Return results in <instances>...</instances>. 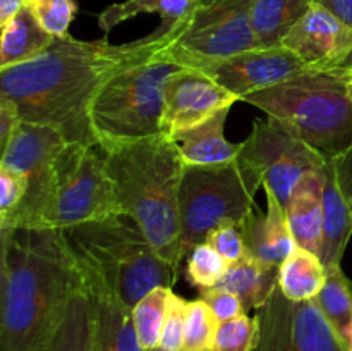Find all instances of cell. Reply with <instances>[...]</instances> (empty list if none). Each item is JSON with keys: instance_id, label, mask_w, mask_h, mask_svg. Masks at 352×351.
<instances>
[{"instance_id": "cell-1", "label": "cell", "mask_w": 352, "mask_h": 351, "mask_svg": "<svg viewBox=\"0 0 352 351\" xmlns=\"http://www.w3.org/2000/svg\"><path fill=\"white\" fill-rule=\"evenodd\" d=\"M174 40V28L165 26L122 45L105 38H55L38 57L0 69V96L16 105L21 120L55 127L69 143L98 145L89 112L103 86L127 65L160 54Z\"/></svg>"}, {"instance_id": "cell-2", "label": "cell", "mask_w": 352, "mask_h": 351, "mask_svg": "<svg viewBox=\"0 0 352 351\" xmlns=\"http://www.w3.org/2000/svg\"><path fill=\"white\" fill-rule=\"evenodd\" d=\"M0 351H48L85 268L64 231L0 229Z\"/></svg>"}, {"instance_id": "cell-3", "label": "cell", "mask_w": 352, "mask_h": 351, "mask_svg": "<svg viewBox=\"0 0 352 351\" xmlns=\"http://www.w3.org/2000/svg\"><path fill=\"white\" fill-rule=\"evenodd\" d=\"M122 213L133 217L175 270L184 260L179 191L186 162L168 134L100 143Z\"/></svg>"}, {"instance_id": "cell-4", "label": "cell", "mask_w": 352, "mask_h": 351, "mask_svg": "<svg viewBox=\"0 0 352 351\" xmlns=\"http://www.w3.org/2000/svg\"><path fill=\"white\" fill-rule=\"evenodd\" d=\"M88 270L98 275L131 310L158 286L172 288L179 270L160 257L140 224L127 213L64 231Z\"/></svg>"}, {"instance_id": "cell-5", "label": "cell", "mask_w": 352, "mask_h": 351, "mask_svg": "<svg viewBox=\"0 0 352 351\" xmlns=\"http://www.w3.org/2000/svg\"><path fill=\"white\" fill-rule=\"evenodd\" d=\"M243 100L280 120L323 157L337 158L352 145V100L333 71L305 72Z\"/></svg>"}, {"instance_id": "cell-6", "label": "cell", "mask_w": 352, "mask_h": 351, "mask_svg": "<svg viewBox=\"0 0 352 351\" xmlns=\"http://www.w3.org/2000/svg\"><path fill=\"white\" fill-rule=\"evenodd\" d=\"M263 176L243 157L210 165H186L179 191L184 258L220 226H241L253 212Z\"/></svg>"}, {"instance_id": "cell-7", "label": "cell", "mask_w": 352, "mask_h": 351, "mask_svg": "<svg viewBox=\"0 0 352 351\" xmlns=\"http://www.w3.org/2000/svg\"><path fill=\"white\" fill-rule=\"evenodd\" d=\"M165 50L127 65L103 86L89 112L98 145L162 133L165 85L182 69L165 57Z\"/></svg>"}, {"instance_id": "cell-8", "label": "cell", "mask_w": 352, "mask_h": 351, "mask_svg": "<svg viewBox=\"0 0 352 351\" xmlns=\"http://www.w3.org/2000/svg\"><path fill=\"white\" fill-rule=\"evenodd\" d=\"M122 213L100 145L67 143L55 158L34 229H58Z\"/></svg>"}, {"instance_id": "cell-9", "label": "cell", "mask_w": 352, "mask_h": 351, "mask_svg": "<svg viewBox=\"0 0 352 351\" xmlns=\"http://www.w3.org/2000/svg\"><path fill=\"white\" fill-rule=\"evenodd\" d=\"M254 0H198L186 23L174 26L175 40L164 55L182 67L201 69L258 48L251 10Z\"/></svg>"}, {"instance_id": "cell-10", "label": "cell", "mask_w": 352, "mask_h": 351, "mask_svg": "<svg viewBox=\"0 0 352 351\" xmlns=\"http://www.w3.org/2000/svg\"><path fill=\"white\" fill-rule=\"evenodd\" d=\"M239 157L263 176V188L272 189L284 209L299 181L309 172L323 171L329 162L285 124L268 116L265 120L254 119L250 136L241 141Z\"/></svg>"}, {"instance_id": "cell-11", "label": "cell", "mask_w": 352, "mask_h": 351, "mask_svg": "<svg viewBox=\"0 0 352 351\" xmlns=\"http://www.w3.org/2000/svg\"><path fill=\"white\" fill-rule=\"evenodd\" d=\"M67 143L69 141L55 127L21 120L9 145L2 151L0 167L23 174L28 179V193L19 209L9 219L0 222V229L36 227L38 215L50 188L55 158Z\"/></svg>"}, {"instance_id": "cell-12", "label": "cell", "mask_w": 352, "mask_h": 351, "mask_svg": "<svg viewBox=\"0 0 352 351\" xmlns=\"http://www.w3.org/2000/svg\"><path fill=\"white\" fill-rule=\"evenodd\" d=\"M260 337L254 351H347L313 301H292L275 289L256 310Z\"/></svg>"}, {"instance_id": "cell-13", "label": "cell", "mask_w": 352, "mask_h": 351, "mask_svg": "<svg viewBox=\"0 0 352 351\" xmlns=\"http://www.w3.org/2000/svg\"><path fill=\"white\" fill-rule=\"evenodd\" d=\"M220 86L243 100L250 93L270 88L311 69L289 48H253L201 67Z\"/></svg>"}, {"instance_id": "cell-14", "label": "cell", "mask_w": 352, "mask_h": 351, "mask_svg": "<svg viewBox=\"0 0 352 351\" xmlns=\"http://www.w3.org/2000/svg\"><path fill=\"white\" fill-rule=\"evenodd\" d=\"M282 47L294 52L316 72L337 71L352 64V30L315 2L285 34Z\"/></svg>"}, {"instance_id": "cell-15", "label": "cell", "mask_w": 352, "mask_h": 351, "mask_svg": "<svg viewBox=\"0 0 352 351\" xmlns=\"http://www.w3.org/2000/svg\"><path fill=\"white\" fill-rule=\"evenodd\" d=\"M237 100L201 69L182 67L165 85L162 133L172 136L177 131L189 129L219 110L232 107Z\"/></svg>"}, {"instance_id": "cell-16", "label": "cell", "mask_w": 352, "mask_h": 351, "mask_svg": "<svg viewBox=\"0 0 352 351\" xmlns=\"http://www.w3.org/2000/svg\"><path fill=\"white\" fill-rule=\"evenodd\" d=\"M263 189L267 195V212H261L254 206L253 212L241 224V233L250 257L263 264L280 267L282 262L298 248V244L289 229L284 205L272 189Z\"/></svg>"}, {"instance_id": "cell-17", "label": "cell", "mask_w": 352, "mask_h": 351, "mask_svg": "<svg viewBox=\"0 0 352 351\" xmlns=\"http://www.w3.org/2000/svg\"><path fill=\"white\" fill-rule=\"evenodd\" d=\"M82 268L95 299V351H144L138 341L129 306L124 305L98 275L85 265Z\"/></svg>"}, {"instance_id": "cell-18", "label": "cell", "mask_w": 352, "mask_h": 351, "mask_svg": "<svg viewBox=\"0 0 352 351\" xmlns=\"http://www.w3.org/2000/svg\"><path fill=\"white\" fill-rule=\"evenodd\" d=\"M330 160V158H329ZM329 164V162H327ZM327 169V165H325ZM325 169L318 172H309L292 189L287 203L289 229L299 248L318 255L322 251L323 240V182Z\"/></svg>"}, {"instance_id": "cell-19", "label": "cell", "mask_w": 352, "mask_h": 351, "mask_svg": "<svg viewBox=\"0 0 352 351\" xmlns=\"http://www.w3.org/2000/svg\"><path fill=\"white\" fill-rule=\"evenodd\" d=\"M352 236V206L337 181L332 158L323 182V240L320 260L327 270L342 267V258Z\"/></svg>"}, {"instance_id": "cell-20", "label": "cell", "mask_w": 352, "mask_h": 351, "mask_svg": "<svg viewBox=\"0 0 352 351\" xmlns=\"http://www.w3.org/2000/svg\"><path fill=\"white\" fill-rule=\"evenodd\" d=\"M229 112L230 107H227L201 124L172 134L186 165L223 164L239 157L241 143H230L223 134Z\"/></svg>"}, {"instance_id": "cell-21", "label": "cell", "mask_w": 352, "mask_h": 351, "mask_svg": "<svg viewBox=\"0 0 352 351\" xmlns=\"http://www.w3.org/2000/svg\"><path fill=\"white\" fill-rule=\"evenodd\" d=\"M217 286L239 296L248 313L261 308L278 288V267L246 255L236 264L229 265L226 275Z\"/></svg>"}, {"instance_id": "cell-22", "label": "cell", "mask_w": 352, "mask_h": 351, "mask_svg": "<svg viewBox=\"0 0 352 351\" xmlns=\"http://www.w3.org/2000/svg\"><path fill=\"white\" fill-rule=\"evenodd\" d=\"M55 41L33 16L28 7H23L2 26L0 38V69L23 64L43 54Z\"/></svg>"}, {"instance_id": "cell-23", "label": "cell", "mask_w": 352, "mask_h": 351, "mask_svg": "<svg viewBox=\"0 0 352 351\" xmlns=\"http://www.w3.org/2000/svg\"><path fill=\"white\" fill-rule=\"evenodd\" d=\"M96 312L88 279L69 301L48 351H95Z\"/></svg>"}, {"instance_id": "cell-24", "label": "cell", "mask_w": 352, "mask_h": 351, "mask_svg": "<svg viewBox=\"0 0 352 351\" xmlns=\"http://www.w3.org/2000/svg\"><path fill=\"white\" fill-rule=\"evenodd\" d=\"M311 0H254L251 28L258 48L282 47L285 34L306 14Z\"/></svg>"}, {"instance_id": "cell-25", "label": "cell", "mask_w": 352, "mask_h": 351, "mask_svg": "<svg viewBox=\"0 0 352 351\" xmlns=\"http://www.w3.org/2000/svg\"><path fill=\"white\" fill-rule=\"evenodd\" d=\"M327 282V268L318 255L296 248L278 267V289L292 301H311Z\"/></svg>"}, {"instance_id": "cell-26", "label": "cell", "mask_w": 352, "mask_h": 351, "mask_svg": "<svg viewBox=\"0 0 352 351\" xmlns=\"http://www.w3.org/2000/svg\"><path fill=\"white\" fill-rule=\"evenodd\" d=\"M198 0H126L112 3L98 16V26L105 34L124 21H129L140 14H158L162 26L174 28L186 23L195 10Z\"/></svg>"}, {"instance_id": "cell-27", "label": "cell", "mask_w": 352, "mask_h": 351, "mask_svg": "<svg viewBox=\"0 0 352 351\" xmlns=\"http://www.w3.org/2000/svg\"><path fill=\"white\" fill-rule=\"evenodd\" d=\"M316 303L346 350L352 339V281L344 274L342 267L327 270V282L313 299Z\"/></svg>"}, {"instance_id": "cell-28", "label": "cell", "mask_w": 352, "mask_h": 351, "mask_svg": "<svg viewBox=\"0 0 352 351\" xmlns=\"http://www.w3.org/2000/svg\"><path fill=\"white\" fill-rule=\"evenodd\" d=\"M172 288L158 286L153 291L136 303L131 313H133L134 329H136L138 341L144 351L157 350L160 346L162 329H164L165 313H167L168 295Z\"/></svg>"}, {"instance_id": "cell-29", "label": "cell", "mask_w": 352, "mask_h": 351, "mask_svg": "<svg viewBox=\"0 0 352 351\" xmlns=\"http://www.w3.org/2000/svg\"><path fill=\"white\" fill-rule=\"evenodd\" d=\"M219 319L208 305L199 299L188 303V317H186L184 346L182 351H210L219 330Z\"/></svg>"}, {"instance_id": "cell-30", "label": "cell", "mask_w": 352, "mask_h": 351, "mask_svg": "<svg viewBox=\"0 0 352 351\" xmlns=\"http://www.w3.org/2000/svg\"><path fill=\"white\" fill-rule=\"evenodd\" d=\"M186 258V277L198 291L215 288L229 268V264L208 243L198 244Z\"/></svg>"}, {"instance_id": "cell-31", "label": "cell", "mask_w": 352, "mask_h": 351, "mask_svg": "<svg viewBox=\"0 0 352 351\" xmlns=\"http://www.w3.org/2000/svg\"><path fill=\"white\" fill-rule=\"evenodd\" d=\"M260 337V326L256 315L248 313L227 320L219 326L215 341L210 351H254Z\"/></svg>"}, {"instance_id": "cell-32", "label": "cell", "mask_w": 352, "mask_h": 351, "mask_svg": "<svg viewBox=\"0 0 352 351\" xmlns=\"http://www.w3.org/2000/svg\"><path fill=\"white\" fill-rule=\"evenodd\" d=\"M26 7L55 38L69 36V28L78 14L76 0H28Z\"/></svg>"}, {"instance_id": "cell-33", "label": "cell", "mask_w": 352, "mask_h": 351, "mask_svg": "<svg viewBox=\"0 0 352 351\" xmlns=\"http://www.w3.org/2000/svg\"><path fill=\"white\" fill-rule=\"evenodd\" d=\"M188 303L182 296L170 291L165 313L164 329L160 337V350L164 351H182L184 346L186 317H188Z\"/></svg>"}, {"instance_id": "cell-34", "label": "cell", "mask_w": 352, "mask_h": 351, "mask_svg": "<svg viewBox=\"0 0 352 351\" xmlns=\"http://www.w3.org/2000/svg\"><path fill=\"white\" fill-rule=\"evenodd\" d=\"M28 179L19 172L0 167V222L9 219L24 202Z\"/></svg>"}, {"instance_id": "cell-35", "label": "cell", "mask_w": 352, "mask_h": 351, "mask_svg": "<svg viewBox=\"0 0 352 351\" xmlns=\"http://www.w3.org/2000/svg\"><path fill=\"white\" fill-rule=\"evenodd\" d=\"M205 243H208L229 265L236 264L237 260L248 255L241 226H236V224H226V226L217 227Z\"/></svg>"}, {"instance_id": "cell-36", "label": "cell", "mask_w": 352, "mask_h": 351, "mask_svg": "<svg viewBox=\"0 0 352 351\" xmlns=\"http://www.w3.org/2000/svg\"><path fill=\"white\" fill-rule=\"evenodd\" d=\"M199 298L212 308V312L215 313V317L219 319L220 323L246 313L239 296L227 291V289L219 288V286L199 291Z\"/></svg>"}, {"instance_id": "cell-37", "label": "cell", "mask_w": 352, "mask_h": 351, "mask_svg": "<svg viewBox=\"0 0 352 351\" xmlns=\"http://www.w3.org/2000/svg\"><path fill=\"white\" fill-rule=\"evenodd\" d=\"M19 124L21 117L16 105L6 96H0V151L6 150Z\"/></svg>"}, {"instance_id": "cell-38", "label": "cell", "mask_w": 352, "mask_h": 351, "mask_svg": "<svg viewBox=\"0 0 352 351\" xmlns=\"http://www.w3.org/2000/svg\"><path fill=\"white\" fill-rule=\"evenodd\" d=\"M332 164L333 169H336V176L340 189H342V193L349 200L352 206V145L342 155L332 158Z\"/></svg>"}, {"instance_id": "cell-39", "label": "cell", "mask_w": 352, "mask_h": 351, "mask_svg": "<svg viewBox=\"0 0 352 351\" xmlns=\"http://www.w3.org/2000/svg\"><path fill=\"white\" fill-rule=\"evenodd\" d=\"M311 2L325 7L352 30V0H311Z\"/></svg>"}, {"instance_id": "cell-40", "label": "cell", "mask_w": 352, "mask_h": 351, "mask_svg": "<svg viewBox=\"0 0 352 351\" xmlns=\"http://www.w3.org/2000/svg\"><path fill=\"white\" fill-rule=\"evenodd\" d=\"M26 2L28 0H0V26L16 16L23 7H26Z\"/></svg>"}, {"instance_id": "cell-41", "label": "cell", "mask_w": 352, "mask_h": 351, "mask_svg": "<svg viewBox=\"0 0 352 351\" xmlns=\"http://www.w3.org/2000/svg\"><path fill=\"white\" fill-rule=\"evenodd\" d=\"M333 72H336V74L342 79L344 86H346V89H347V95H349V98L352 100V64L344 65V67L337 69V71H333Z\"/></svg>"}, {"instance_id": "cell-42", "label": "cell", "mask_w": 352, "mask_h": 351, "mask_svg": "<svg viewBox=\"0 0 352 351\" xmlns=\"http://www.w3.org/2000/svg\"><path fill=\"white\" fill-rule=\"evenodd\" d=\"M349 351H352V339H351V344H349Z\"/></svg>"}, {"instance_id": "cell-43", "label": "cell", "mask_w": 352, "mask_h": 351, "mask_svg": "<svg viewBox=\"0 0 352 351\" xmlns=\"http://www.w3.org/2000/svg\"><path fill=\"white\" fill-rule=\"evenodd\" d=\"M151 351H164V350H160V348H157V350H151Z\"/></svg>"}]
</instances>
